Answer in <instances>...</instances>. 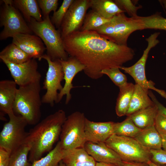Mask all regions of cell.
<instances>
[{
	"label": "cell",
	"instance_id": "cell-28",
	"mask_svg": "<svg viewBox=\"0 0 166 166\" xmlns=\"http://www.w3.org/2000/svg\"><path fill=\"white\" fill-rule=\"evenodd\" d=\"M142 129L137 127L130 117L121 122L114 123L113 134L131 137H135Z\"/></svg>",
	"mask_w": 166,
	"mask_h": 166
},
{
	"label": "cell",
	"instance_id": "cell-10",
	"mask_svg": "<svg viewBox=\"0 0 166 166\" xmlns=\"http://www.w3.org/2000/svg\"><path fill=\"white\" fill-rule=\"evenodd\" d=\"M160 34L159 32H155L146 38V41L148 43L147 46L144 50L141 57L135 64L128 67L122 66L119 68L130 75L134 80L136 84L144 89L155 91L166 100V92L164 90L156 88L154 86L155 84L154 82L151 80L148 81L147 79L145 72V65L149 53L152 48L160 42L158 38Z\"/></svg>",
	"mask_w": 166,
	"mask_h": 166
},
{
	"label": "cell",
	"instance_id": "cell-13",
	"mask_svg": "<svg viewBox=\"0 0 166 166\" xmlns=\"http://www.w3.org/2000/svg\"><path fill=\"white\" fill-rule=\"evenodd\" d=\"M2 60L19 86L40 82L42 76L38 70V64L36 59L32 58L20 64L13 63L4 59Z\"/></svg>",
	"mask_w": 166,
	"mask_h": 166
},
{
	"label": "cell",
	"instance_id": "cell-42",
	"mask_svg": "<svg viewBox=\"0 0 166 166\" xmlns=\"http://www.w3.org/2000/svg\"><path fill=\"white\" fill-rule=\"evenodd\" d=\"M95 166H117L115 164L103 162H96Z\"/></svg>",
	"mask_w": 166,
	"mask_h": 166
},
{
	"label": "cell",
	"instance_id": "cell-40",
	"mask_svg": "<svg viewBox=\"0 0 166 166\" xmlns=\"http://www.w3.org/2000/svg\"><path fill=\"white\" fill-rule=\"evenodd\" d=\"M124 166H148L147 164L123 161Z\"/></svg>",
	"mask_w": 166,
	"mask_h": 166
},
{
	"label": "cell",
	"instance_id": "cell-12",
	"mask_svg": "<svg viewBox=\"0 0 166 166\" xmlns=\"http://www.w3.org/2000/svg\"><path fill=\"white\" fill-rule=\"evenodd\" d=\"M89 0H74L69 8L60 29L62 39L71 33L80 30L83 25Z\"/></svg>",
	"mask_w": 166,
	"mask_h": 166
},
{
	"label": "cell",
	"instance_id": "cell-6",
	"mask_svg": "<svg viewBox=\"0 0 166 166\" xmlns=\"http://www.w3.org/2000/svg\"><path fill=\"white\" fill-rule=\"evenodd\" d=\"M105 142L123 161L147 164L151 160L150 150L134 138L113 134Z\"/></svg>",
	"mask_w": 166,
	"mask_h": 166
},
{
	"label": "cell",
	"instance_id": "cell-34",
	"mask_svg": "<svg viewBox=\"0 0 166 166\" xmlns=\"http://www.w3.org/2000/svg\"><path fill=\"white\" fill-rule=\"evenodd\" d=\"M113 1L121 9L127 13L130 17L138 16L137 11L142 8V6L140 5L136 6L132 0H114Z\"/></svg>",
	"mask_w": 166,
	"mask_h": 166
},
{
	"label": "cell",
	"instance_id": "cell-21",
	"mask_svg": "<svg viewBox=\"0 0 166 166\" xmlns=\"http://www.w3.org/2000/svg\"><path fill=\"white\" fill-rule=\"evenodd\" d=\"M134 138L149 150L162 149V138L154 125L142 129Z\"/></svg>",
	"mask_w": 166,
	"mask_h": 166
},
{
	"label": "cell",
	"instance_id": "cell-3",
	"mask_svg": "<svg viewBox=\"0 0 166 166\" xmlns=\"http://www.w3.org/2000/svg\"><path fill=\"white\" fill-rule=\"evenodd\" d=\"M40 82L19 86L13 106V111L24 117L28 124L35 125L41 117L42 103L40 96Z\"/></svg>",
	"mask_w": 166,
	"mask_h": 166
},
{
	"label": "cell",
	"instance_id": "cell-32",
	"mask_svg": "<svg viewBox=\"0 0 166 166\" xmlns=\"http://www.w3.org/2000/svg\"><path fill=\"white\" fill-rule=\"evenodd\" d=\"M101 73L108 76L113 83L119 88L125 85L127 83L126 76L121 72L118 67L104 69Z\"/></svg>",
	"mask_w": 166,
	"mask_h": 166
},
{
	"label": "cell",
	"instance_id": "cell-22",
	"mask_svg": "<svg viewBox=\"0 0 166 166\" xmlns=\"http://www.w3.org/2000/svg\"><path fill=\"white\" fill-rule=\"evenodd\" d=\"M158 109L155 105L140 110L129 116L135 125L141 129L154 125ZM128 117V116H127Z\"/></svg>",
	"mask_w": 166,
	"mask_h": 166
},
{
	"label": "cell",
	"instance_id": "cell-26",
	"mask_svg": "<svg viewBox=\"0 0 166 166\" xmlns=\"http://www.w3.org/2000/svg\"><path fill=\"white\" fill-rule=\"evenodd\" d=\"M67 151L63 149L59 141L45 156L34 161L31 166H59Z\"/></svg>",
	"mask_w": 166,
	"mask_h": 166
},
{
	"label": "cell",
	"instance_id": "cell-16",
	"mask_svg": "<svg viewBox=\"0 0 166 166\" xmlns=\"http://www.w3.org/2000/svg\"><path fill=\"white\" fill-rule=\"evenodd\" d=\"M84 148L97 162H103L124 166L123 161L120 156L108 147L105 142L86 141Z\"/></svg>",
	"mask_w": 166,
	"mask_h": 166
},
{
	"label": "cell",
	"instance_id": "cell-37",
	"mask_svg": "<svg viewBox=\"0 0 166 166\" xmlns=\"http://www.w3.org/2000/svg\"><path fill=\"white\" fill-rule=\"evenodd\" d=\"M151 155V160L159 165L166 164V151L163 149H150Z\"/></svg>",
	"mask_w": 166,
	"mask_h": 166
},
{
	"label": "cell",
	"instance_id": "cell-27",
	"mask_svg": "<svg viewBox=\"0 0 166 166\" xmlns=\"http://www.w3.org/2000/svg\"><path fill=\"white\" fill-rule=\"evenodd\" d=\"M0 58L15 64H22L32 59L13 43L8 45L0 52Z\"/></svg>",
	"mask_w": 166,
	"mask_h": 166
},
{
	"label": "cell",
	"instance_id": "cell-8",
	"mask_svg": "<svg viewBox=\"0 0 166 166\" xmlns=\"http://www.w3.org/2000/svg\"><path fill=\"white\" fill-rule=\"evenodd\" d=\"M8 115L9 120L0 133V147L11 154L25 144L28 134L25 128L28 124L24 117L16 115L14 112Z\"/></svg>",
	"mask_w": 166,
	"mask_h": 166
},
{
	"label": "cell",
	"instance_id": "cell-11",
	"mask_svg": "<svg viewBox=\"0 0 166 166\" xmlns=\"http://www.w3.org/2000/svg\"><path fill=\"white\" fill-rule=\"evenodd\" d=\"M42 59L46 61L48 68L43 82V88L46 91L42 98V102L52 107L56 103L58 91L60 92L63 88L61 82L64 80V73L58 60L52 61L46 54L42 56Z\"/></svg>",
	"mask_w": 166,
	"mask_h": 166
},
{
	"label": "cell",
	"instance_id": "cell-1",
	"mask_svg": "<svg viewBox=\"0 0 166 166\" xmlns=\"http://www.w3.org/2000/svg\"><path fill=\"white\" fill-rule=\"evenodd\" d=\"M63 41L66 53L85 66V73L93 79L102 77L103 70L119 68L135 55L132 48L110 41L95 30L74 32L63 38Z\"/></svg>",
	"mask_w": 166,
	"mask_h": 166
},
{
	"label": "cell",
	"instance_id": "cell-19",
	"mask_svg": "<svg viewBox=\"0 0 166 166\" xmlns=\"http://www.w3.org/2000/svg\"><path fill=\"white\" fill-rule=\"evenodd\" d=\"M149 90L135 84L129 107L126 115L129 116L141 109L155 104L149 95Z\"/></svg>",
	"mask_w": 166,
	"mask_h": 166
},
{
	"label": "cell",
	"instance_id": "cell-4",
	"mask_svg": "<svg viewBox=\"0 0 166 166\" xmlns=\"http://www.w3.org/2000/svg\"><path fill=\"white\" fill-rule=\"evenodd\" d=\"M144 29L141 16L128 17L122 12L95 31L101 37L118 45L128 46L130 35L136 31Z\"/></svg>",
	"mask_w": 166,
	"mask_h": 166
},
{
	"label": "cell",
	"instance_id": "cell-5",
	"mask_svg": "<svg viewBox=\"0 0 166 166\" xmlns=\"http://www.w3.org/2000/svg\"><path fill=\"white\" fill-rule=\"evenodd\" d=\"M33 33L39 37L45 45L47 55L52 61L66 60L69 55L65 51L59 30L56 29L49 16L38 22L32 18L28 24Z\"/></svg>",
	"mask_w": 166,
	"mask_h": 166
},
{
	"label": "cell",
	"instance_id": "cell-44",
	"mask_svg": "<svg viewBox=\"0 0 166 166\" xmlns=\"http://www.w3.org/2000/svg\"><path fill=\"white\" fill-rule=\"evenodd\" d=\"M163 4L165 9L166 10V0H162L159 1Z\"/></svg>",
	"mask_w": 166,
	"mask_h": 166
},
{
	"label": "cell",
	"instance_id": "cell-15",
	"mask_svg": "<svg viewBox=\"0 0 166 166\" xmlns=\"http://www.w3.org/2000/svg\"><path fill=\"white\" fill-rule=\"evenodd\" d=\"M13 43L18 47L31 58L38 59L44 54L46 49L42 39L38 36L31 34H17L13 37Z\"/></svg>",
	"mask_w": 166,
	"mask_h": 166
},
{
	"label": "cell",
	"instance_id": "cell-30",
	"mask_svg": "<svg viewBox=\"0 0 166 166\" xmlns=\"http://www.w3.org/2000/svg\"><path fill=\"white\" fill-rule=\"evenodd\" d=\"M110 20L104 18L91 10L86 14L83 25L80 30H95L109 22Z\"/></svg>",
	"mask_w": 166,
	"mask_h": 166
},
{
	"label": "cell",
	"instance_id": "cell-43",
	"mask_svg": "<svg viewBox=\"0 0 166 166\" xmlns=\"http://www.w3.org/2000/svg\"><path fill=\"white\" fill-rule=\"evenodd\" d=\"M147 164L148 166H166V164L162 165L157 164L154 163L151 160L147 163Z\"/></svg>",
	"mask_w": 166,
	"mask_h": 166
},
{
	"label": "cell",
	"instance_id": "cell-23",
	"mask_svg": "<svg viewBox=\"0 0 166 166\" xmlns=\"http://www.w3.org/2000/svg\"><path fill=\"white\" fill-rule=\"evenodd\" d=\"M89 7L104 18L111 19L116 15L124 12L113 0H89Z\"/></svg>",
	"mask_w": 166,
	"mask_h": 166
},
{
	"label": "cell",
	"instance_id": "cell-20",
	"mask_svg": "<svg viewBox=\"0 0 166 166\" xmlns=\"http://www.w3.org/2000/svg\"><path fill=\"white\" fill-rule=\"evenodd\" d=\"M62 161L66 166H95L96 163L84 148L68 151Z\"/></svg>",
	"mask_w": 166,
	"mask_h": 166
},
{
	"label": "cell",
	"instance_id": "cell-9",
	"mask_svg": "<svg viewBox=\"0 0 166 166\" xmlns=\"http://www.w3.org/2000/svg\"><path fill=\"white\" fill-rule=\"evenodd\" d=\"M1 8L0 26L3 29L0 34L1 40L13 37L17 34H32V31L20 12L13 5V0H4Z\"/></svg>",
	"mask_w": 166,
	"mask_h": 166
},
{
	"label": "cell",
	"instance_id": "cell-35",
	"mask_svg": "<svg viewBox=\"0 0 166 166\" xmlns=\"http://www.w3.org/2000/svg\"><path fill=\"white\" fill-rule=\"evenodd\" d=\"M37 2L42 10L43 17L49 16L52 11H56L58 5V0H38Z\"/></svg>",
	"mask_w": 166,
	"mask_h": 166
},
{
	"label": "cell",
	"instance_id": "cell-39",
	"mask_svg": "<svg viewBox=\"0 0 166 166\" xmlns=\"http://www.w3.org/2000/svg\"><path fill=\"white\" fill-rule=\"evenodd\" d=\"M149 95L154 104L157 106L158 110L166 115V107L161 104L151 91L149 92Z\"/></svg>",
	"mask_w": 166,
	"mask_h": 166
},
{
	"label": "cell",
	"instance_id": "cell-36",
	"mask_svg": "<svg viewBox=\"0 0 166 166\" xmlns=\"http://www.w3.org/2000/svg\"><path fill=\"white\" fill-rule=\"evenodd\" d=\"M154 126L160 135L166 134V115L159 110L155 118Z\"/></svg>",
	"mask_w": 166,
	"mask_h": 166
},
{
	"label": "cell",
	"instance_id": "cell-25",
	"mask_svg": "<svg viewBox=\"0 0 166 166\" xmlns=\"http://www.w3.org/2000/svg\"><path fill=\"white\" fill-rule=\"evenodd\" d=\"M135 85L132 83H128L125 86L120 88L115 111L119 117L126 115L128 110L133 93Z\"/></svg>",
	"mask_w": 166,
	"mask_h": 166
},
{
	"label": "cell",
	"instance_id": "cell-14",
	"mask_svg": "<svg viewBox=\"0 0 166 166\" xmlns=\"http://www.w3.org/2000/svg\"><path fill=\"white\" fill-rule=\"evenodd\" d=\"M58 60L62 68L65 82L62 89L58 93L56 103L59 102L63 97L66 95L65 103L67 104L72 98L71 90L74 87L72 84L74 77L79 72L83 71L85 66L77 59L71 56L69 57L66 60Z\"/></svg>",
	"mask_w": 166,
	"mask_h": 166
},
{
	"label": "cell",
	"instance_id": "cell-17",
	"mask_svg": "<svg viewBox=\"0 0 166 166\" xmlns=\"http://www.w3.org/2000/svg\"><path fill=\"white\" fill-rule=\"evenodd\" d=\"M114 123L94 122L86 118L85 133L87 141L105 142L113 134Z\"/></svg>",
	"mask_w": 166,
	"mask_h": 166
},
{
	"label": "cell",
	"instance_id": "cell-7",
	"mask_svg": "<svg viewBox=\"0 0 166 166\" xmlns=\"http://www.w3.org/2000/svg\"><path fill=\"white\" fill-rule=\"evenodd\" d=\"M86 117L83 113H73L67 117L62 126L59 141L66 151L84 148L87 141L85 133Z\"/></svg>",
	"mask_w": 166,
	"mask_h": 166
},
{
	"label": "cell",
	"instance_id": "cell-38",
	"mask_svg": "<svg viewBox=\"0 0 166 166\" xmlns=\"http://www.w3.org/2000/svg\"><path fill=\"white\" fill-rule=\"evenodd\" d=\"M10 154L0 147V166H9Z\"/></svg>",
	"mask_w": 166,
	"mask_h": 166
},
{
	"label": "cell",
	"instance_id": "cell-33",
	"mask_svg": "<svg viewBox=\"0 0 166 166\" xmlns=\"http://www.w3.org/2000/svg\"><path fill=\"white\" fill-rule=\"evenodd\" d=\"M74 0H64L58 10L53 13L50 19L53 25L59 29L63 20Z\"/></svg>",
	"mask_w": 166,
	"mask_h": 166
},
{
	"label": "cell",
	"instance_id": "cell-31",
	"mask_svg": "<svg viewBox=\"0 0 166 166\" xmlns=\"http://www.w3.org/2000/svg\"><path fill=\"white\" fill-rule=\"evenodd\" d=\"M144 29H152L166 31V18L157 12L152 14L146 16H141Z\"/></svg>",
	"mask_w": 166,
	"mask_h": 166
},
{
	"label": "cell",
	"instance_id": "cell-29",
	"mask_svg": "<svg viewBox=\"0 0 166 166\" xmlns=\"http://www.w3.org/2000/svg\"><path fill=\"white\" fill-rule=\"evenodd\" d=\"M30 147L24 144L13 152L10 156L9 166H31L28 157Z\"/></svg>",
	"mask_w": 166,
	"mask_h": 166
},
{
	"label": "cell",
	"instance_id": "cell-45",
	"mask_svg": "<svg viewBox=\"0 0 166 166\" xmlns=\"http://www.w3.org/2000/svg\"><path fill=\"white\" fill-rule=\"evenodd\" d=\"M59 166H66L61 160Z\"/></svg>",
	"mask_w": 166,
	"mask_h": 166
},
{
	"label": "cell",
	"instance_id": "cell-41",
	"mask_svg": "<svg viewBox=\"0 0 166 166\" xmlns=\"http://www.w3.org/2000/svg\"><path fill=\"white\" fill-rule=\"evenodd\" d=\"M162 138V147L163 149L166 151V134L160 135Z\"/></svg>",
	"mask_w": 166,
	"mask_h": 166
},
{
	"label": "cell",
	"instance_id": "cell-24",
	"mask_svg": "<svg viewBox=\"0 0 166 166\" xmlns=\"http://www.w3.org/2000/svg\"><path fill=\"white\" fill-rule=\"evenodd\" d=\"M13 4L28 23L32 18L39 22L43 20L37 0H14Z\"/></svg>",
	"mask_w": 166,
	"mask_h": 166
},
{
	"label": "cell",
	"instance_id": "cell-2",
	"mask_svg": "<svg viewBox=\"0 0 166 166\" xmlns=\"http://www.w3.org/2000/svg\"><path fill=\"white\" fill-rule=\"evenodd\" d=\"M66 118L65 112L59 109L47 116L30 129L25 142L30 148L28 156L30 162L40 159L53 149L60 138Z\"/></svg>",
	"mask_w": 166,
	"mask_h": 166
},
{
	"label": "cell",
	"instance_id": "cell-18",
	"mask_svg": "<svg viewBox=\"0 0 166 166\" xmlns=\"http://www.w3.org/2000/svg\"><path fill=\"white\" fill-rule=\"evenodd\" d=\"M14 80L0 81V110L1 116L8 115L14 112L13 106L18 88Z\"/></svg>",
	"mask_w": 166,
	"mask_h": 166
}]
</instances>
